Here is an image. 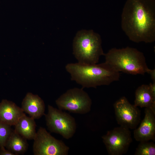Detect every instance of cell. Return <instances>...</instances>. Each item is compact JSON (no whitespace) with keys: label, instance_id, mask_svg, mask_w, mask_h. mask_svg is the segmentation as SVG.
<instances>
[{"label":"cell","instance_id":"5","mask_svg":"<svg viewBox=\"0 0 155 155\" xmlns=\"http://www.w3.org/2000/svg\"><path fill=\"white\" fill-rule=\"evenodd\" d=\"M55 102L60 110L80 114L89 112L92 104L88 94L83 88H77L68 90L56 100Z\"/></svg>","mask_w":155,"mask_h":155},{"label":"cell","instance_id":"2","mask_svg":"<svg viewBox=\"0 0 155 155\" xmlns=\"http://www.w3.org/2000/svg\"><path fill=\"white\" fill-rule=\"evenodd\" d=\"M65 69L71 80L83 88H94L108 85L119 80V72L105 62L99 64L69 63Z\"/></svg>","mask_w":155,"mask_h":155},{"label":"cell","instance_id":"15","mask_svg":"<svg viewBox=\"0 0 155 155\" xmlns=\"http://www.w3.org/2000/svg\"><path fill=\"white\" fill-rule=\"evenodd\" d=\"M26 140L13 130L5 147L15 155L23 154L26 151L28 146Z\"/></svg>","mask_w":155,"mask_h":155},{"label":"cell","instance_id":"4","mask_svg":"<svg viewBox=\"0 0 155 155\" xmlns=\"http://www.w3.org/2000/svg\"><path fill=\"white\" fill-rule=\"evenodd\" d=\"M73 54L78 62L81 63L97 64L100 57L104 54L101 37L92 30L78 31L73 40Z\"/></svg>","mask_w":155,"mask_h":155},{"label":"cell","instance_id":"8","mask_svg":"<svg viewBox=\"0 0 155 155\" xmlns=\"http://www.w3.org/2000/svg\"><path fill=\"white\" fill-rule=\"evenodd\" d=\"M102 138L110 155L126 154L132 141L129 129L121 126L108 131Z\"/></svg>","mask_w":155,"mask_h":155},{"label":"cell","instance_id":"14","mask_svg":"<svg viewBox=\"0 0 155 155\" xmlns=\"http://www.w3.org/2000/svg\"><path fill=\"white\" fill-rule=\"evenodd\" d=\"M135 106L149 108L155 113V98L150 91L148 85L139 86L135 91Z\"/></svg>","mask_w":155,"mask_h":155},{"label":"cell","instance_id":"10","mask_svg":"<svg viewBox=\"0 0 155 155\" xmlns=\"http://www.w3.org/2000/svg\"><path fill=\"white\" fill-rule=\"evenodd\" d=\"M155 113L146 108L145 116L139 126L134 129V137L140 142L155 140Z\"/></svg>","mask_w":155,"mask_h":155},{"label":"cell","instance_id":"17","mask_svg":"<svg viewBox=\"0 0 155 155\" xmlns=\"http://www.w3.org/2000/svg\"><path fill=\"white\" fill-rule=\"evenodd\" d=\"M13 131L11 126L0 123V148L5 147L7 142Z\"/></svg>","mask_w":155,"mask_h":155},{"label":"cell","instance_id":"16","mask_svg":"<svg viewBox=\"0 0 155 155\" xmlns=\"http://www.w3.org/2000/svg\"><path fill=\"white\" fill-rule=\"evenodd\" d=\"M148 141L140 142L136 149L135 155H155V144Z\"/></svg>","mask_w":155,"mask_h":155},{"label":"cell","instance_id":"6","mask_svg":"<svg viewBox=\"0 0 155 155\" xmlns=\"http://www.w3.org/2000/svg\"><path fill=\"white\" fill-rule=\"evenodd\" d=\"M45 114L46 125L51 132L59 134L64 138H71L75 134L76 125L75 119L69 114L48 105Z\"/></svg>","mask_w":155,"mask_h":155},{"label":"cell","instance_id":"7","mask_svg":"<svg viewBox=\"0 0 155 155\" xmlns=\"http://www.w3.org/2000/svg\"><path fill=\"white\" fill-rule=\"evenodd\" d=\"M33 152L35 155H67L69 148L61 140L57 139L41 127L33 140Z\"/></svg>","mask_w":155,"mask_h":155},{"label":"cell","instance_id":"9","mask_svg":"<svg viewBox=\"0 0 155 155\" xmlns=\"http://www.w3.org/2000/svg\"><path fill=\"white\" fill-rule=\"evenodd\" d=\"M113 106L116 120L120 126L132 129L137 128L141 120L140 111L137 107L130 104L125 96L116 101Z\"/></svg>","mask_w":155,"mask_h":155},{"label":"cell","instance_id":"20","mask_svg":"<svg viewBox=\"0 0 155 155\" xmlns=\"http://www.w3.org/2000/svg\"><path fill=\"white\" fill-rule=\"evenodd\" d=\"M147 73L149 74L151 76V78L153 82H155V69H149Z\"/></svg>","mask_w":155,"mask_h":155},{"label":"cell","instance_id":"19","mask_svg":"<svg viewBox=\"0 0 155 155\" xmlns=\"http://www.w3.org/2000/svg\"><path fill=\"white\" fill-rule=\"evenodd\" d=\"M148 85L150 91L154 98H155V82L150 83Z\"/></svg>","mask_w":155,"mask_h":155},{"label":"cell","instance_id":"12","mask_svg":"<svg viewBox=\"0 0 155 155\" xmlns=\"http://www.w3.org/2000/svg\"><path fill=\"white\" fill-rule=\"evenodd\" d=\"M22 109L34 119L45 115V106L43 100L37 95L27 93L22 103Z\"/></svg>","mask_w":155,"mask_h":155},{"label":"cell","instance_id":"13","mask_svg":"<svg viewBox=\"0 0 155 155\" xmlns=\"http://www.w3.org/2000/svg\"><path fill=\"white\" fill-rule=\"evenodd\" d=\"M14 131L26 140H34L36 134L34 119L24 113L14 125Z\"/></svg>","mask_w":155,"mask_h":155},{"label":"cell","instance_id":"18","mask_svg":"<svg viewBox=\"0 0 155 155\" xmlns=\"http://www.w3.org/2000/svg\"><path fill=\"white\" fill-rule=\"evenodd\" d=\"M5 147L0 148V155H16L8 150L5 149Z\"/></svg>","mask_w":155,"mask_h":155},{"label":"cell","instance_id":"3","mask_svg":"<svg viewBox=\"0 0 155 155\" xmlns=\"http://www.w3.org/2000/svg\"><path fill=\"white\" fill-rule=\"evenodd\" d=\"M104 55L105 62L119 72L143 75L149 69L144 54L134 48H112Z\"/></svg>","mask_w":155,"mask_h":155},{"label":"cell","instance_id":"1","mask_svg":"<svg viewBox=\"0 0 155 155\" xmlns=\"http://www.w3.org/2000/svg\"><path fill=\"white\" fill-rule=\"evenodd\" d=\"M121 27L131 41H155L154 0H127L121 15Z\"/></svg>","mask_w":155,"mask_h":155},{"label":"cell","instance_id":"11","mask_svg":"<svg viewBox=\"0 0 155 155\" xmlns=\"http://www.w3.org/2000/svg\"><path fill=\"white\" fill-rule=\"evenodd\" d=\"M21 108L6 99L0 102V123L10 126L15 125L24 114Z\"/></svg>","mask_w":155,"mask_h":155}]
</instances>
